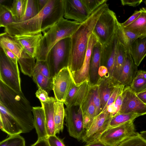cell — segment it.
Instances as JSON below:
<instances>
[{
	"label": "cell",
	"instance_id": "f6af8a7d",
	"mask_svg": "<svg viewBox=\"0 0 146 146\" xmlns=\"http://www.w3.org/2000/svg\"><path fill=\"white\" fill-rule=\"evenodd\" d=\"M0 47L8 58L15 63L18 62L17 57L12 52L3 47L0 46Z\"/></svg>",
	"mask_w": 146,
	"mask_h": 146
},
{
	"label": "cell",
	"instance_id": "6da1fadb",
	"mask_svg": "<svg viewBox=\"0 0 146 146\" xmlns=\"http://www.w3.org/2000/svg\"><path fill=\"white\" fill-rule=\"evenodd\" d=\"M0 128L9 136L30 132L34 128L32 108L23 93L0 80Z\"/></svg>",
	"mask_w": 146,
	"mask_h": 146
},
{
	"label": "cell",
	"instance_id": "ee69618b",
	"mask_svg": "<svg viewBox=\"0 0 146 146\" xmlns=\"http://www.w3.org/2000/svg\"><path fill=\"white\" fill-rule=\"evenodd\" d=\"M141 12L139 11H135L127 20L125 22L121 23V25L123 27H126L135 21L140 16Z\"/></svg>",
	"mask_w": 146,
	"mask_h": 146
},
{
	"label": "cell",
	"instance_id": "ba28073f",
	"mask_svg": "<svg viewBox=\"0 0 146 146\" xmlns=\"http://www.w3.org/2000/svg\"><path fill=\"white\" fill-rule=\"evenodd\" d=\"M136 133L133 121H130L109 127L98 139L108 146H117Z\"/></svg>",
	"mask_w": 146,
	"mask_h": 146
},
{
	"label": "cell",
	"instance_id": "52a82bcc",
	"mask_svg": "<svg viewBox=\"0 0 146 146\" xmlns=\"http://www.w3.org/2000/svg\"><path fill=\"white\" fill-rule=\"evenodd\" d=\"M0 48V80L17 93H22L18 63L13 62Z\"/></svg>",
	"mask_w": 146,
	"mask_h": 146
},
{
	"label": "cell",
	"instance_id": "603a6c76",
	"mask_svg": "<svg viewBox=\"0 0 146 146\" xmlns=\"http://www.w3.org/2000/svg\"><path fill=\"white\" fill-rule=\"evenodd\" d=\"M126 54L124 45L118 40L117 43L113 78L118 82L123 68Z\"/></svg>",
	"mask_w": 146,
	"mask_h": 146
},
{
	"label": "cell",
	"instance_id": "f546056e",
	"mask_svg": "<svg viewBox=\"0 0 146 146\" xmlns=\"http://www.w3.org/2000/svg\"><path fill=\"white\" fill-rule=\"evenodd\" d=\"M140 115L132 113H118L113 116L110 120L109 127H113L130 121L140 116Z\"/></svg>",
	"mask_w": 146,
	"mask_h": 146
},
{
	"label": "cell",
	"instance_id": "7dc6e473",
	"mask_svg": "<svg viewBox=\"0 0 146 146\" xmlns=\"http://www.w3.org/2000/svg\"><path fill=\"white\" fill-rule=\"evenodd\" d=\"M123 90L119 94L114 102L115 105L117 108L118 113L120 110L122 104Z\"/></svg>",
	"mask_w": 146,
	"mask_h": 146
},
{
	"label": "cell",
	"instance_id": "f5cc1de1",
	"mask_svg": "<svg viewBox=\"0 0 146 146\" xmlns=\"http://www.w3.org/2000/svg\"><path fill=\"white\" fill-rule=\"evenodd\" d=\"M48 0H37L38 9L40 12L44 7Z\"/></svg>",
	"mask_w": 146,
	"mask_h": 146
},
{
	"label": "cell",
	"instance_id": "9a60e30c",
	"mask_svg": "<svg viewBox=\"0 0 146 146\" xmlns=\"http://www.w3.org/2000/svg\"><path fill=\"white\" fill-rule=\"evenodd\" d=\"M64 17L67 19L73 20L81 24L91 15L86 9L82 0H64Z\"/></svg>",
	"mask_w": 146,
	"mask_h": 146
},
{
	"label": "cell",
	"instance_id": "b9f144b4",
	"mask_svg": "<svg viewBox=\"0 0 146 146\" xmlns=\"http://www.w3.org/2000/svg\"><path fill=\"white\" fill-rule=\"evenodd\" d=\"M36 97L40 102H47L53 99L54 98L48 96V92L38 87V89L35 93Z\"/></svg>",
	"mask_w": 146,
	"mask_h": 146
},
{
	"label": "cell",
	"instance_id": "d6a6232c",
	"mask_svg": "<svg viewBox=\"0 0 146 146\" xmlns=\"http://www.w3.org/2000/svg\"><path fill=\"white\" fill-rule=\"evenodd\" d=\"M99 85L101 105L102 110L110 97L114 85L110 87L106 84Z\"/></svg>",
	"mask_w": 146,
	"mask_h": 146
},
{
	"label": "cell",
	"instance_id": "5b68a950",
	"mask_svg": "<svg viewBox=\"0 0 146 146\" xmlns=\"http://www.w3.org/2000/svg\"><path fill=\"white\" fill-rule=\"evenodd\" d=\"M118 23L115 13L107 6L99 17L92 32L102 45L112 39L116 33Z\"/></svg>",
	"mask_w": 146,
	"mask_h": 146
},
{
	"label": "cell",
	"instance_id": "9c48e42d",
	"mask_svg": "<svg viewBox=\"0 0 146 146\" xmlns=\"http://www.w3.org/2000/svg\"><path fill=\"white\" fill-rule=\"evenodd\" d=\"M53 90L55 98L64 102L74 84L68 66L61 69L52 78Z\"/></svg>",
	"mask_w": 146,
	"mask_h": 146
},
{
	"label": "cell",
	"instance_id": "836d02e7",
	"mask_svg": "<svg viewBox=\"0 0 146 146\" xmlns=\"http://www.w3.org/2000/svg\"><path fill=\"white\" fill-rule=\"evenodd\" d=\"M117 146H146V139L137 132Z\"/></svg>",
	"mask_w": 146,
	"mask_h": 146
},
{
	"label": "cell",
	"instance_id": "60d3db41",
	"mask_svg": "<svg viewBox=\"0 0 146 146\" xmlns=\"http://www.w3.org/2000/svg\"><path fill=\"white\" fill-rule=\"evenodd\" d=\"M107 0H82L84 5L90 15L99 6Z\"/></svg>",
	"mask_w": 146,
	"mask_h": 146
},
{
	"label": "cell",
	"instance_id": "7bdbcfd3",
	"mask_svg": "<svg viewBox=\"0 0 146 146\" xmlns=\"http://www.w3.org/2000/svg\"><path fill=\"white\" fill-rule=\"evenodd\" d=\"M47 139L50 146H66L63 141L56 135L49 136Z\"/></svg>",
	"mask_w": 146,
	"mask_h": 146
},
{
	"label": "cell",
	"instance_id": "d4e9b609",
	"mask_svg": "<svg viewBox=\"0 0 146 146\" xmlns=\"http://www.w3.org/2000/svg\"><path fill=\"white\" fill-rule=\"evenodd\" d=\"M64 102L56 99L54 103V117L55 133L62 132L64 128V121L65 117Z\"/></svg>",
	"mask_w": 146,
	"mask_h": 146
},
{
	"label": "cell",
	"instance_id": "8992f818",
	"mask_svg": "<svg viewBox=\"0 0 146 146\" xmlns=\"http://www.w3.org/2000/svg\"><path fill=\"white\" fill-rule=\"evenodd\" d=\"M71 45V38H64L56 43L48 53L46 60L52 78L61 69L68 66Z\"/></svg>",
	"mask_w": 146,
	"mask_h": 146
},
{
	"label": "cell",
	"instance_id": "7c38bea8",
	"mask_svg": "<svg viewBox=\"0 0 146 146\" xmlns=\"http://www.w3.org/2000/svg\"><path fill=\"white\" fill-rule=\"evenodd\" d=\"M91 88L90 81H86L77 85L74 84L64 102L67 108L79 106L82 109L87 101Z\"/></svg>",
	"mask_w": 146,
	"mask_h": 146
},
{
	"label": "cell",
	"instance_id": "ab89813d",
	"mask_svg": "<svg viewBox=\"0 0 146 146\" xmlns=\"http://www.w3.org/2000/svg\"><path fill=\"white\" fill-rule=\"evenodd\" d=\"M125 86L123 84L119 83L114 85L110 97L101 112L106 110L108 107L115 101L118 95L123 90Z\"/></svg>",
	"mask_w": 146,
	"mask_h": 146
},
{
	"label": "cell",
	"instance_id": "f907efd6",
	"mask_svg": "<svg viewBox=\"0 0 146 146\" xmlns=\"http://www.w3.org/2000/svg\"><path fill=\"white\" fill-rule=\"evenodd\" d=\"M98 74L100 77L106 76L108 73V70L106 66L103 65L101 66L99 68L98 70Z\"/></svg>",
	"mask_w": 146,
	"mask_h": 146
},
{
	"label": "cell",
	"instance_id": "8fae6325",
	"mask_svg": "<svg viewBox=\"0 0 146 146\" xmlns=\"http://www.w3.org/2000/svg\"><path fill=\"white\" fill-rule=\"evenodd\" d=\"M130 113L141 116L146 114V104L138 97L130 86H127L125 87L123 91L122 104L118 113Z\"/></svg>",
	"mask_w": 146,
	"mask_h": 146
},
{
	"label": "cell",
	"instance_id": "11a10c76",
	"mask_svg": "<svg viewBox=\"0 0 146 146\" xmlns=\"http://www.w3.org/2000/svg\"><path fill=\"white\" fill-rule=\"evenodd\" d=\"M140 133L143 137L146 139V131H141Z\"/></svg>",
	"mask_w": 146,
	"mask_h": 146
},
{
	"label": "cell",
	"instance_id": "30bf717a",
	"mask_svg": "<svg viewBox=\"0 0 146 146\" xmlns=\"http://www.w3.org/2000/svg\"><path fill=\"white\" fill-rule=\"evenodd\" d=\"M112 117L107 110L94 117L86 128L82 142L87 143L98 139L109 127Z\"/></svg>",
	"mask_w": 146,
	"mask_h": 146
},
{
	"label": "cell",
	"instance_id": "e0dca14e",
	"mask_svg": "<svg viewBox=\"0 0 146 146\" xmlns=\"http://www.w3.org/2000/svg\"><path fill=\"white\" fill-rule=\"evenodd\" d=\"M137 67L130 53L126 51L124 64L118 81L119 83L125 87L130 86L138 71Z\"/></svg>",
	"mask_w": 146,
	"mask_h": 146
},
{
	"label": "cell",
	"instance_id": "681fc988",
	"mask_svg": "<svg viewBox=\"0 0 146 146\" xmlns=\"http://www.w3.org/2000/svg\"><path fill=\"white\" fill-rule=\"evenodd\" d=\"M31 146H50L47 139L38 140L36 142Z\"/></svg>",
	"mask_w": 146,
	"mask_h": 146
},
{
	"label": "cell",
	"instance_id": "8d00e7d4",
	"mask_svg": "<svg viewBox=\"0 0 146 146\" xmlns=\"http://www.w3.org/2000/svg\"><path fill=\"white\" fill-rule=\"evenodd\" d=\"M91 92L98 115L101 112L102 110L101 105L99 84L92 85Z\"/></svg>",
	"mask_w": 146,
	"mask_h": 146
},
{
	"label": "cell",
	"instance_id": "7a4b0ae2",
	"mask_svg": "<svg viewBox=\"0 0 146 146\" xmlns=\"http://www.w3.org/2000/svg\"><path fill=\"white\" fill-rule=\"evenodd\" d=\"M64 14V0H48L43 8L35 17L24 21L11 23L4 28L5 33L12 38L41 34L63 17Z\"/></svg>",
	"mask_w": 146,
	"mask_h": 146
},
{
	"label": "cell",
	"instance_id": "4dcf8cb0",
	"mask_svg": "<svg viewBox=\"0 0 146 146\" xmlns=\"http://www.w3.org/2000/svg\"><path fill=\"white\" fill-rule=\"evenodd\" d=\"M15 22L10 7L0 4V27L5 28Z\"/></svg>",
	"mask_w": 146,
	"mask_h": 146
},
{
	"label": "cell",
	"instance_id": "9f6ffc18",
	"mask_svg": "<svg viewBox=\"0 0 146 146\" xmlns=\"http://www.w3.org/2000/svg\"><path fill=\"white\" fill-rule=\"evenodd\" d=\"M144 3H145V5L146 6V0H145L144 1Z\"/></svg>",
	"mask_w": 146,
	"mask_h": 146
},
{
	"label": "cell",
	"instance_id": "f35d334b",
	"mask_svg": "<svg viewBox=\"0 0 146 146\" xmlns=\"http://www.w3.org/2000/svg\"><path fill=\"white\" fill-rule=\"evenodd\" d=\"M35 68L42 75L49 78H53L46 60H36Z\"/></svg>",
	"mask_w": 146,
	"mask_h": 146
},
{
	"label": "cell",
	"instance_id": "1f68e13d",
	"mask_svg": "<svg viewBox=\"0 0 146 146\" xmlns=\"http://www.w3.org/2000/svg\"><path fill=\"white\" fill-rule=\"evenodd\" d=\"M39 12L37 0H27L24 14L19 22L30 19L37 15Z\"/></svg>",
	"mask_w": 146,
	"mask_h": 146
},
{
	"label": "cell",
	"instance_id": "484cf974",
	"mask_svg": "<svg viewBox=\"0 0 146 146\" xmlns=\"http://www.w3.org/2000/svg\"><path fill=\"white\" fill-rule=\"evenodd\" d=\"M102 45L98 41L92 50L90 70L92 78L95 80L98 74V70L101 66V53Z\"/></svg>",
	"mask_w": 146,
	"mask_h": 146
},
{
	"label": "cell",
	"instance_id": "3957f363",
	"mask_svg": "<svg viewBox=\"0 0 146 146\" xmlns=\"http://www.w3.org/2000/svg\"><path fill=\"white\" fill-rule=\"evenodd\" d=\"M108 6L106 2L97 7L70 37L71 49L68 66L71 72L78 70L82 66L90 36L99 17Z\"/></svg>",
	"mask_w": 146,
	"mask_h": 146
},
{
	"label": "cell",
	"instance_id": "5bb4252c",
	"mask_svg": "<svg viewBox=\"0 0 146 146\" xmlns=\"http://www.w3.org/2000/svg\"><path fill=\"white\" fill-rule=\"evenodd\" d=\"M95 35L92 33L90 36L83 63L77 71L71 72L75 84L78 85L86 81H90L89 72L93 48L98 42Z\"/></svg>",
	"mask_w": 146,
	"mask_h": 146
},
{
	"label": "cell",
	"instance_id": "7402d4cb",
	"mask_svg": "<svg viewBox=\"0 0 146 146\" xmlns=\"http://www.w3.org/2000/svg\"><path fill=\"white\" fill-rule=\"evenodd\" d=\"M116 33L119 41L124 45L126 51L130 52L131 47L133 43L139 36L135 33L126 29L119 22Z\"/></svg>",
	"mask_w": 146,
	"mask_h": 146
},
{
	"label": "cell",
	"instance_id": "83f0119b",
	"mask_svg": "<svg viewBox=\"0 0 146 146\" xmlns=\"http://www.w3.org/2000/svg\"><path fill=\"white\" fill-rule=\"evenodd\" d=\"M32 77L33 80L36 83L38 87H40L48 93L53 89L52 78H48L34 68Z\"/></svg>",
	"mask_w": 146,
	"mask_h": 146
},
{
	"label": "cell",
	"instance_id": "4316f807",
	"mask_svg": "<svg viewBox=\"0 0 146 146\" xmlns=\"http://www.w3.org/2000/svg\"><path fill=\"white\" fill-rule=\"evenodd\" d=\"M35 58L31 57L24 51L21 57L18 60L22 72L29 77L32 76L36 62Z\"/></svg>",
	"mask_w": 146,
	"mask_h": 146
},
{
	"label": "cell",
	"instance_id": "277c9868",
	"mask_svg": "<svg viewBox=\"0 0 146 146\" xmlns=\"http://www.w3.org/2000/svg\"><path fill=\"white\" fill-rule=\"evenodd\" d=\"M81 23L63 17L44 32L40 49L36 57V60H46L48 53L58 42L64 38H70Z\"/></svg>",
	"mask_w": 146,
	"mask_h": 146
},
{
	"label": "cell",
	"instance_id": "ffe728a7",
	"mask_svg": "<svg viewBox=\"0 0 146 146\" xmlns=\"http://www.w3.org/2000/svg\"><path fill=\"white\" fill-rule=\"evenodd\" d=\"M54 98L47 102H40L43 108L45 115L46 129L48 136L55 135V126L54 117Z\"/></svg>",
	"mask_w": 146,
	"mask_h": 146
},
{
	"label": "cell",
	"instance_id": "2e32d148",
	"mask_svg": "<svg viewBox=\"0 0 146 146\" xmlns=\"http://www.w3.org/2000/svg\"><path fill=\"white\" fill-rule=\"evenodd\" d=\"M43 36L41 34L17 36L13 38L19 44L25 53L31 57L35 58L39 52Z\"/></svg>",
	"mask_w": 146,
	"mask_h": 146
},
{
	"label": "cell",
	"instance_id": "db71d44e",
	"mask_svg": "<svg viewBox=\"0 0 146 146\" xmlns=\"http://www.w3.org/2000/svg\"><path fill=\"white\" fill-rule=\"evenodd\" d=\"M142 78L146 79V71L140 70L137 72L135 78Z\"/></svg>",
	"mask_w": 146,
	"mask_h": 146
},
{
	"label": "cell",
	"instance_id": "bcb514c9",
	"mask_svg": "<svg viewBox=\"0 0 146 146\" xmlns=\"http://www.w3.org/2000/svg\"><path fill=\"white\" fill-rule=\"evenodd\" d=\"M122 5L123 6L128 5L135 7L139 5L143 1L142 0H121V1Z\"/></svg>",
	"mask_w": 146,
	"mask_h": 146
},
{
	"label": "cell",
	"instance_id": "c3c4849f",
	"mask_svg": "<svg viewBox=\"0 0 146 146\" xmlns=\"http://www.w3.org/2000/svg\"><path fill=\"white\" fill-rule=\"evenodd\" d=\"M84 146H108L99 139L86 143Z\"/></svg>",
	"mask_w": 146,
	"mask_h": 146
},
{
	"label": "cell",
	"instance_id": "816d5d0a",
	"mask_svg": "<svg viewBox=\"0 0 146 146\" xmlns=\"http://www.w3.org/2000/svg\"><path fill=\"white\" fill-rule=\"evenodd\" d=\"M136 94L141 100L146 104V90Z\"/></svg>",
	"mask_w": 146,
	"mask_h": 146
},
{
	"label": "cell",
	"instance_id": "f1b7e54d",
	"mask_svg": "<svg viewBox=\"0 0 146 146\" xmlns=\"http://www.w3.org/2000/svg\"><path fill=\"white\" fill-rule=\"evenodd\" d=\"M27 0H15L11 7V11L15 21L19 22L23 16L25 10Z\"/></svg>",
	"mask_w": 146,
	"mask_h": 146
},
{
	"label": "cell",
	"instance_id": "d590c367",
	"mask_svg": "<svg viewBox=\"0 0 146 146\" xmlns=\"http://www.w3.org/2000/svg\"><path fill=\"white\" fill-rule=\"evenodd\" d=\"M0 146H25V139L20 134L9 137L1 141Z\"/></svg>",
	"mask_w": 146,
	"mask_h": 146
},
{
	"label": "cell",
	"instance_id": "cb8c5ba5",
	"mask_svg": "<svg viewBox=\"0 0 146 146\" xmlns=\"http://www.w3.org/2000/svg\"><path fill=\"white\" fill-rule=\"evenodd\" d=\"M0 37V46L11 51L17 56L18 59L21 57L23 50L17 41L5 32L1 34Z\"/></svg>",
	"mask_w": 146,
	"mask_h": 146
},
{
	"label": "cell",
	"instance_id": "74e56055",
	"mask_svg": "<svg viewBox=\"0 0 146 146\" xmlns=\"http://www.w3.org/2000/svg\"><path fill=\"white\" fill-rule=\"evenodd\" d=\"M130 87L135 93H140L146 90V79L142 78H134Z\"/></svg>",
	"mask_w": 146,
	"mask_h": 146
},
{
	"label": "cell",
	"instance_id": "d6986e66",
	"mask_svg": "<svg viewBox=\"0 0 146 146\" xmlns=\"http://www.w3.org/2000/svg\"><path fill=\"white\" fill-rule=\"evenodd\" d=\"M130 53L135 64L139 66L146 56V37L136 39L132 44Z\"/></svg>",
	"mask_w": 146,
	"mask_h": 146
},
{
	"label": "cell",
	"instance_id": "e575fe53",
	"mask_svg": "<svg viewBox=\"0 0 146 146\" xmlns=\"http://www.w3.org/2000/svg\"><path fill=\"white\" fill-rule=\"evenodd\" d=\"M81 110L83 115L88 117L91 121L94 117L97 115L96 108L93 102L91 91L87 101Z\"/></svg>",
	"mask_w": 146,
	"mask_h": 146
},
{
	"label": "cell",
	"instance_id": "44dd1931",
	"mask_svg": "<svg viewBox=\"0 0 146 146\" xmlns=\"http://www.w3.org/2000/svg\"><path fill=\"white\" fill-rule=\"evenodd\" d=\"M141 14L133 22L126 27V29L139 35L140 38L146 37V8L140 9Z\"/></svg>",
	"mask_w": 146,
	"mask_h": 146
},
{
	"label": "cell",
	"instance_id": "4fadbf2b",
	"mask_svg": "<svg viewBox=\"0 0 146 146\" xmlns=\"http://www.w3.org/2000/svg\"><path fill=\"white\" fill-rule=\"evenodd\" d=\"M66 125L69 134L79 141L82 140L85 128L82 110L79 108L77 111L71 112L69 108L65 110Z\"/></svg>",
	"mask_w": 146,
	"mask_h": 146
},
{
	"label": "cell",
	"instance_id": "ac0fdd59",
	"mask_svg": "<svg viewBox=\"0 0 146 146\" xmlns=\"http://www.w3.org/2000/svg\"><path fill=\"white\" fill-rule=\"evenodd\" d=\"M34 124L38 136V140L47 139V134L45 113L41 107H33Z\"/></svg>",
	"mask_w": 146,
	"mask_h": 146
}]
</instances>
